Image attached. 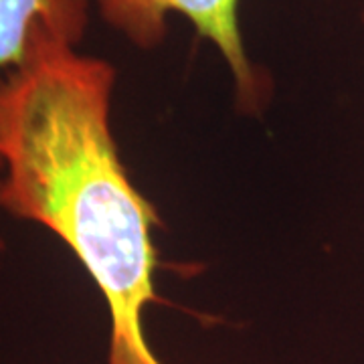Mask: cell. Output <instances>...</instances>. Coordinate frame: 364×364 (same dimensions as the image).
Here are the masks:
<instances>
[{
  "label": "cell",
  "mask_w": 364,
  "mask_h": 364,
  "mask_svg": "<svg viewBox=\"0 0 364 364\" xmlns=\"http://www.w3.org/2000/svg\"><path fill=\"white\" fill-rule=\"evenodd\" d=\"M116 69L49 35L0 75V208L75 253L109 312L107 364H162L144 334L156 299V210L112 134Z\"/></svg>",
  "instance_id": "6da1fadb"
},
{
  "label": "cell",
  "mask_w": 364,
  "mask_h": 364,
  "mask_svg": "<svg viewBox=\"0 0 364 364\" xmlns=\"http://www.w3.org/2000/svg\"><path fill=\"white\" fill-rule=\"evenodd\" d=\"M109 28L142 51L166 39L168 18L182 14L210 41L229 67L243 109H257L267 95V79L251 63L239 28V0H91Z\"/></svg>",
  "instance_id": "7a4b0ae2"
},
{
  "label": "cell",
  "mask_w": 364,
  "mask_h": 364,
  "mask_svg": "<svg viewBox=\"0 0 364 364\" xmlns=\"http://www.w3.org/2000/svg\"><path fill=\"white\" fill-rule=\"evenodd\" d=\"M90 4L91 0H0V75L23 65L39 41L49 35L77 47L90 26ZM2 253L0 235V259Z\"/></svg>",
  "instance_id": "3957f363"
},
{
  "label": "cell",
  "mask_w": 364,
  "mask_h": 364,
  "mask_svg": "<svg viewBox=\"0 0 364 364\" xmlns=\"http://www.w3.org/2000/svg\"><path fill=\"white\" fill-rule=\"evenodd\" d=\"M363 21H364V13H363Z\"/></svg>",
  "instance_id": "277c9868"
}]
</instances>
